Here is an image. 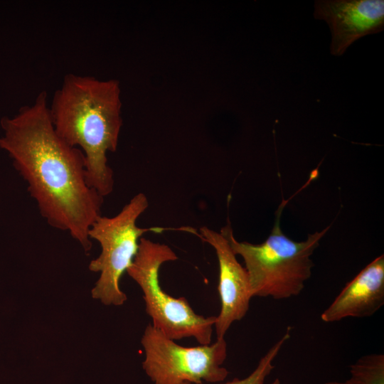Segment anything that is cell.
Instances as JSON below:
<instances>
[{
	"label": "cell",
	"mask_w": 384,
	"mask_h": 384,
	"mask_svg": "<svg viewBox=\"0 0 384 384\" xmlns=\"http://www.w3.org/2000/svg\"><path fill=\"white\" fill-rule=\"evenodd\" d=\"M292 327L288 326L282 336L261 358L255 369L247 377L243 379L234 378L223 384H264L266 378L274 368L273 361L284 344L289 339Z\"/></svg>",
	"instance_id": "11"
},
{
	"label": "cell",
	"mask_w": 384,
	"mask_h": 384,
	"mask_svg": "<svg viewBox=\"0 0 384 384\" xmlns=\"http://www.w3.org/2000/svg\"><path fill=\"white\" fill-rule=\"evenodd\" d=\"M177 259L169 245L142 237L126 272L142 289L145 310L154 327L174 341L193 337L200 345L210 344L216 316L196 314L185 297L175 298L161 287V266Z\"/></svg>",
	"instance_id": "4"
},
{
	"label": "cell",
	"mask_w": 384,
	"mask_h": 384,
	"mask_svg": "<svg viewBox=\"0 0 384 384\" xmlns=\"http://www.w3.org/2000/svg\"><path fill=\"white\" fill-rule=\"evenodd\" d=\"M199 231L200 238L213 247L218 257L220 310L214 328L217 338H222L234 322L245 317L253 297L247 272L238 261L227 238L206 226Z\"/></svg>",
	"instance_id": "7"
},
{
	"label": "cell",
	"mask_w": 384,
	"mask_h": 384,
	"mask_svg": "<svg viewBox=\"0 0 384 384\" xmlns=\"http://www.w3.org/2000/svg\"><path fill=\"white\" fill-rule=\"evenodd\" d=\"M149 206L148 198L139 193L114 216H99L90 226V239L99 242L101 252L89 264L91 272L100 273L91 294L105 305L122 306L127 299L119 287L122 274L132 265L139 241L148 232L161 233L168 228H143L137 225L139 216Z\"/></svg>",
	"instance_id": "5"
},
{
	"label": "cell",
	"mask_w": 384,
	"mask_h": 384,
	"mask_svg": "<svg viewBox=\"0 0 384 384\" xmlns=\"http://www.w3.org/2000/svg\"><path fill=\"white\" fill-rule=\"evenodd\" d=\"M0 147L28 184L41 216L53 228L68 232L85 252L92 248L88 231L101 215L104 197L87 182L82 151L55 132L47 93L1 122Z\"/></svg>",
	"instance_id": "1"
},
{
	"label": "cell",
	"mask_w": 384,
	"mask_h": 384,
	"mask_svg": "<svg viewBox=\"0 0 384 384\" xmlns=\"http://www.w3.org/2000/svg\"><path fill=\"white\" fill-rule=\"evenodd\" d=\"M141 343L144 353L142 367L154 384H204L223 381L228 370L224 338L213 343L186 347L178 344L149 324Z\"/></svg>",
	"instance_id": "6"
},
{
	"label": "cell",
	"mask_w": 384,
	"mask_h": 384,
	"mask_svg": "<svg viewBox=\"0 0 384 384\" xmlns=\"http://www.w3.org/2000/svg\"><path fill=\"white\" fill-rule=\"evenodd\" d=\"M350 378L345 381H329L324 384H384V355L370 353L359 358L349 366Z\"/></svg>",
	"instance_id": "10"
},
{
	"label": "cell",
	"mask_w": 384,
	"mask_h": 384,
	"mask_svg": "<svg viewBox=\"0 0 384 384\" xmlns=\"http://www.w3.org/2000/svg\"><path fill=\"white\" fill-rule=\"evenodd\" d=\"M271 384H280V380L276 378Z\"/></svg>",
	"instance_id": "12"
},
{
	"label": "cell",
	"mask_w": 384,
	"mask_h": 384,
	"mask_svg": "<svg viewBox=\"0 0 384 384\" xmlns=\"http://www.w3.org/2000/svg\"><path fill=\"white\" fill-rule=\"evenodd\" d=\"M384 304V255L367 265L321 313L326 323L373 316Z\"/></svg>",
	"instance_id": "9"
},
{
	"label": "cell",
	"mask_w": 384,
	"mask_h": 384,
	"mask_svg": "<svg viewBox=\"0 0 384 384\" xmlns=\"http://www.w3.org/2000/svg\"><path fill=\"white\" fill-rule=\"evenodd\" d=\"M285 204L281 203L270 235L260 244L238 241L230 223L220 230L234 253L244 260L252 297L284 299L299 295L311 275L314 262L311 257L330 228L309 234L302 242L289 238L280 227Z\"/></svg>",
	"instance_id": "3"
},
{
	"label": "cell",
	"mask_w": 384,
	"mask_h": 384,
	"mask_svg": "<svg viewBox=\"0 0 384 384\" xmlns=\"http://www.w3.org/2000/svg\"><path fill=\"white\" fill-rule=\"evenodd\" d=\"M314 17L328 23L331 54L341 56L358 39L383 31L384 1L317 0Z\"/></svg>",
	"instance_id": "8"
},
{
	"label": "cell",
	"mask_w": 384,
	"mask_h": 384,
	"mask_svg": "<svg viewBox=\"0 0 384 384\" xmlns=\"http://www.w3.org/2000/svg\"><path fill=\"white\" fill-rule=\"evenodd\" d=\"M48 107L57 134L84 154L88 185L110 195L114 180L107 154L116 151L122 125L119 82L67 74Z\"/></svg>",
	"instance_id": "2"
}]
</instances>
